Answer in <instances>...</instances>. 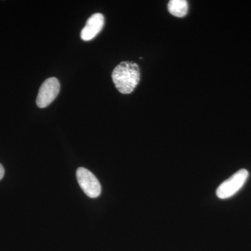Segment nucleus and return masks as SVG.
<instances>
[{
	"label": "nucleus",
	"instance_id": "nucleus-2",
	"mask_svg": "<svg viewBox=\"0 0 251 251\" xmlns=\"http://www.w3.org/2000/svg\"><path fill=\"white\" fill-rule=\"evenodd\" d=\"M249 176V173L247 170H239L219 185L216 191V196L221 200L232 198L242 189Z\"/></svg>",
	"mask_w": 251,
	"mask_h": 251
},
{
	"label": "nucleus",
	"instance_id": "nucleus-1",
	"mask_svg": "<svg viewBox=\"0 0 251 251\" xmlns=\"http://www.w3.org/2000/svg\"><path fill=\"white\" fill-rule=\"evenodd\" d=\"M112 78L120 93H132L140 82V68L136 63L122 62L114 69Z\"/></svg>",
	"mask_w": 251,
	"mask_h": 251
},
{
	"label": "nucleus",
	"instance_id": "nucleus-7",
	"mask_svg": "<svg viewBox=\"0 0 251 251\" xmlns=\"http://www.w3.org/2000/svg\"><path fill=\"white\" fill-rule=\"evenodd\" d=\"M4 175V168L2 165L0 163V180L2 179Z\"/></svg>",
	"mask_w": 251,
	"mask_h": 251
},
{
	"label": "nucleus",
	"instance_id": "nucleus-5",
	"mask_svg": "<svg viewBox=\"0 0 251 251\" xmlns=\"http://www.w3.org/2000/svg\"><path fill=\"white\" fill-rule=\"evenodd\" d=\"M104 23L105 18L103 14L97 13L92 15L87 20L85 27L81 31V39L85 41L92 40L103 29Z\"/></svg>",
	"mask_w": 251,
	"mask_h": 251
},
{
	"label": "nucleus",
	"instance_id": "nucleus-4",
	"mask_svg": "<svg viewBox=\"0 0 251 251\" xmlns=\"http://www.w3.org/2000/svg\"><path fill=\"white\" fill-rule=\"evenodd\" d=\"M77 180L82 191L88 197L98 198L101 193V186L98 179L85 168H79L76 171Z\"/></svg>",
	"mask_w": 251,
	"mask_h": 251
},
{
	"label": "nucleus",
	"instance_id": "nucleus-6",
	"mask_svg": "<svg viewBox=\"0 0 251 251\" xmlns=\"http://www.w3.org/2000/svg\"><path fill=\"white\" fill-rule=\"evenodd\" d=\"M170 14L177 18H183L187 14L188 4L186 0H171L168 4Z\"/></svg>",
	"mask_w": 251,
	"mask_h": 251
},
{
	"label": "nucleus",
	"instance_id": "nucleus-3",
	"mask_svg": "<svg viewBox=\"0 0 251 251\" xmlns=\"http://www.w3.org/2000/svg\"><path fill=\"white\" fill-rule=\"evenodd\" d=\"M60 91V84L56 77H52L44 81L41 85L36 98V105L44 108L57 98Z\"/></svg>",
	"mask_w": 251,
	"mask_h": 251
}]
</instances>
